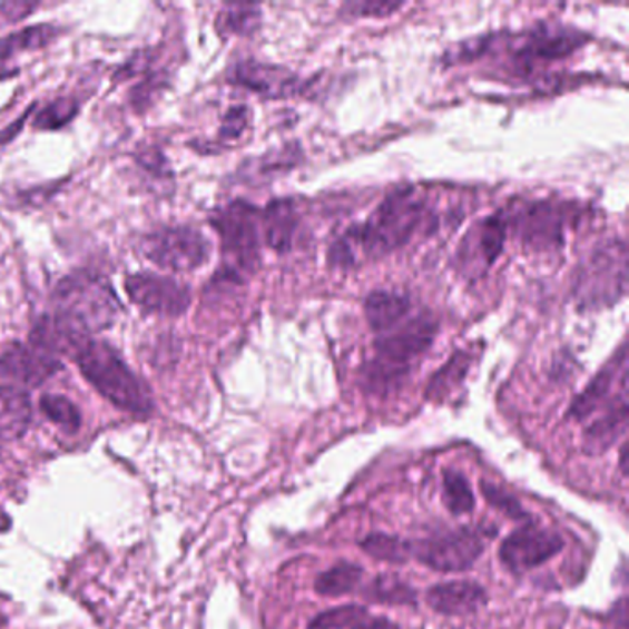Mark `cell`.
Listing matches in <instances>:
<instances>
[{"mask_svg": "<svg viewBox=\"0 0 629 629\" xmlns=\"http://www.w3.org/2000/svg\"><path fill=\"white\" fill-rule=\"evenodd\" d=\"M628 426V392L609 403L606 414L594 421L586 431V449L591 454H600L613 445L617 438L622 436Z\"/></svg>", "mask_w": 629, "mask_h": 629, "instance_id": "44dd1931", "label": "cell"}, {"mask_svg": "<svg viewBox=\"0 0 629 629\" xmlns=\"http://www.w3.org/2000/svg\"><path fill=\"white\" fill-rule=\"evenodd\" d=\"M140 249L150 263L170 272H193L207 263L210 244L189 226H165L148 233Z\"/></svg>", "mask_w": 629, "mask_h": 629, "instance_id": "9c48e42d", "label": "cell"}, {"mask_svg": "<svg viewBox=\"0 0 629 629\" xmlns=\"http://www.w3.org/2000/svg\"><path fill=\"white\" fill-rule=\"evenodd\" d=\"M404 8V2H350L344 6L351 17H387Z\"/></svg>", "mask_w": 629, "mask_h": 629, "instance_id": "d6a6232c", "label": "cell"}, {"mask_svg": "<svg viewBox=\"0 0 629 629\" xmlns=\"http://www.w3.org/2000/svg\"><path fill=\"white\" fill-rule=\"evenodd\" d=\"M361 549L379 561H386L393 566H401L410 560L409 539L387 535V533H370L362 539Z\"/></svg>", "mask_w": 629, "mask_h": 629, "instance_id": "d4e9b609", "label": "cell"}, {"mask_svg": "<svg viewBox=\"0 0 629 629\" xmlns=\"http://www.w3.org/2000/svg\"><path fill=\"white\" fill-rule=\"evenodd\" d=\"M485 549L482 528H456L410 541V558L440 572H462L480 560Z\"/></svg>", "mask_w": 629, "mask_h": 629, "instance_id": "52a82bcc", "label": "cell"}, {"mask_svg": "<svg viewBox=\"0 0 629 629\" xmlns=\"http://www.w3.org/2000/svg\"><path fill=\"white\" fill-rule=\"evenodd\" d=\"M30 111H32V108L28 109L27 114L22 115L21 119L17 120V122H13V125L8 126V128H6L4 131H0V145H6V142H10V140L13 139L16 135H19V131H21L22 126H24V122H27L28 114H30Z\"/></svg>", "mask_w": 629, "mask_h": 629, "instance_id": "8d00e7d4", "label": "cell"}, {"mask_svg": "<svg viewBox=\"0 0 629 629\" xmlns=\"http://www.w3.org/2000/svg\"><path fill=\"white\" fill-rule=\"evenodd\" d=\"M508 227L504 215H491L476 222L458 248L456 266L468 277H480L497 263L504 249Z\"/></svg>", "mask_w": 629, "mask_h": 629, "instance_id": "4fadbf2b", "label": "cell"}, {"mask_svg": "<svg viewBox=\"0 0 629 629\" xmlns=\"http://www.w3.org/2000/svg\"><path fill=\"white\" fill-rule=\"evenodd\" d=\"M364 576V569L351 561H338L336 566L317 576L314 589L322 597H344L355 591Z\"/></svg>", "mask_w": 629, "mask_h": 629, "instance_id": "603a6c76", "label": "cell"}, {"mask_svg": "<svg viewBox=\"0 0 629 629\" xmlns=\"http://www.w3.org/2000/svg\"><path fill=\"white\" fill-rule=\"evenodd\" d=\"M628 291V248L622 238L598 244L580 264L572 296L581 311L609 308Z\"/></svg>", "mask_w": 629, "mask_h": 629, "instance_id": "5b68a950", "label": "cell"}, {"mask_svg": "<svg viewBox=\"0 0 629 629\" xmlns=\"http://www.w3.org/2000/svg\"><path fill=\"white\" fill-rule=\"evenodd\" d=\"M61 370L63 364L58 356L32 342L10 345L0 356V377L24 386H41Z\"/></svg>", "mask_w": 629, "mask_h": 629, "instance_id": "9a60e30c", "label": "cell"}, {"mask_svg": "<svg viewBox=\"0 0 629 629\" xmlns=\"http://www.w3.org/2000/svg\"><path fill=\"white\" fill-rule=\"evenodd\" d=\"M474 495L468 479L456 469L443 471V504L452 515H465L473 511Z\"/></svg>", "mask_w": 629, "mask_h": 629, "instance_id": "4316f807", "label": "cell"}, {"mask_svg": "<svg viewBox=\"0 0 629 629\" xmlns=\"http://www.w3.org/2000/svg\"><path fill=\"white\" fill-rule=\"evenodd\" d=\"M229 81L269 100L305 95L308 87L307 81L302 80L296 72L279 65L261 63L255 60H244L233 65L229 70Z\"/></svg>", "mask_w": 629, "mask_h": 629, "instance_id": "5bb4252c", "label": "cell"}, {"mask_svg": "<svg viewBox=\"0 0 629 629\" xmlns=\"http://www.w3.org/2000/svg\"><path fill=\"white\" fill-rule=\"evenodd\" d=\"M367 611L361 606H342V608L331 609L327 613L320 615L313 620L311 629H345L355 625L362 615Z\"/></svg>", "mask_w": 629, "mask_h": 629, "instance_id": "4dcf8cb0", "label": "cell"}, {"mask_svg": "<svg viewBox=\"0 0 629 629\" xmlns=\"http://www.w3.org/2000/svg\"><path fill=\"white\" fill-rule=\"evenodd\" d=\"M263 11L255 4H229L218 16V30L233 36H249L261 27Z\"/></svg>", "mask_w": 629, "mask_h": 629, "instance_id": "484cf974", "label": "cell"}, {"mask_svg": "<svg viewBox=\"0 0 629 629\" xmlns=\"http://www.w3.org/2000/svg\"><path fill=\"white\" fill-rule=\"evenodd\" d=\"M60 36V28L55 24H36L22 28L19 32L10 33L0 39V61L4 63L8 58L28 50H39L52 43Z\"/></svg>", "mask_w": 629, "mask_h": 629, "instance_id": "7402d4cb", "label": "cell"}, {"mask_svg": "<svg viewBox=\"0 0 629 629\" xmlns=\"http://www.w3.org/2000/svg\"><path fill=\"white\" fill-rule=\"evenodd\" d=\"M425 202L412 187L387 194L364 224L353 226L333 244L328 261L338 268H351L364 257H384L403 248L425 220Z\"/></svg>", "mask_w": 629, "mask_h": 629, "instance_id": "6da1fadb", "label": "cell"}, {"mask_svg": "<svg viewBox=\"0 0 629 629\" xmlns=\"http://www.w3.org/2000/svg\"><path fill=\"white\" fill-rule=\"evenodd\" d=\"M471 366V356L468 353H456L452 356L451 361L446 362L445 366L441 367V372L434 375L426 392V397L441 401L451 393V390L460 384L465 377Z\"/></svg>", "mask_w": 629, "mask_h": 629, "instance_id": "83f0119b", "label": "cell"}, {"mask_svg": "<svg viewBox=\"0 0 629 629\" xmlns=\"http://www.w3.org/2000/svg\"><path fill=\"white\" fill-rule=\"evenodd\" d=\"M587 39L586 33L576 28L541 22L517 39L515 47H511V61L522 72H528L543 61L561 60L574 55L576 50L586 45Z\"/></svg>", "mask_w": 629, "mask_h": 629, "instance_id": "30bf717a", "label": "cell"}, {"mask_svg": "<svg viewBox=\"0 0 629 629\" xmlns=\"http://www.w3.org/2000/svg\"><path fill=\"white\" fill-rule=\"evenodd\" d=\"M39 4L33 2H0V28L10 27L32 16Z\"/></svg>", "mask_w": 629, "mask_h": 629, "instance_id": "e575fe53", "label": "cell"}, {"mask_svg": "<svg viewBox=\"0 0 629 629\" xmlns=\"http://www.w3.org/2000/svg\"><path fill=\"white\" fill-rule=\"evenodd\" d=\"M210 226L220 235L226 274L240 279L261 263V210L255 205L235 199L215 210Z\"/></svg>", "mask_w": 629, "mask_h": 629, "instance_id": "8992f818", "label": "cell"}, {"mask_svg": "<svg viewBox=\"0 0 629 629\" xmlns=\"http://www.w3.org/2000/svg\"><path fill=\"white\" fill-rule=\"evenodd\" d=\"M426 603L432 611L449 617L476 613L488 602V592L476 581H445L426 591Z\"/></svg>", "mask_w": 629, "mask_h": 629, "instance_id": "e0dca14e", "label": "cell"}, {"mask_svg": "<svg viewBox=\"0 0 629 629\" xmlns=\"http://www.w3.org/2000/svg\"><path fill=\"white\" fill-rule=\"evenodd\" d=\"M41 410H43V414L49 420L63 426L65 431H78V426H80V412L63 395H55V393L43 395V399H41Z\"/></svg>", "mask_w": 629, "mask_h": 629, "instance_id": "f546056e", "label": "cell"}, {"mask_svg": "<svg viewBox=\"0 0 629 629\" xmlns=\"http://www.w3.org/2000/svg\"><path fill=\"white\" fill-rule=\"evenodd\" d=\"M362 592L367 600L387 603V606H415L417 603V594L414 589L397 576H377Z\"/></svg>", "mask_w": 629, "mask_h": 629, "instance_id": "cb8c5ba5", "label": "cell"}, {"mask_svg": "<svg viewBox=\"0 0 629 629\" xmlns=\"http://www.w3.org/2000/svg\"><path fill=\"white\" fill-rule=\"evenodd\" d=\"M125 288L129 299L145 313L176 317L190 305L189 288L173 277L140 272L128 275Z\"/></svg>", "mask_w": 629, "mask_h": 629, "instance_id": "7c38bea8", "label": "cell"}, {"mask_svg": "<svg viewBox=\"0 0 629 629\" xmlns=\"http://www.w3.org/2000/svg\"><path fill=\"white\" fill-rule=\"evenodd\" d=\"M482 488V493H484L485 499L490 504L495 505L499 510L504 511L505 515L511 517V519H519V521H527L528 513L522 510V505L519 504L515 497H511L510 493H505L501 490L499 485L490 484V482H482L480 484Z\"/></svg>", "mask_w": 629, "mask_h": 629, "instance_id": "1f68e13d", "label": "cell"}, {"mask_svg": "<svg viewBox=\"0 0 629 629\" xmlns=\"http://www.w3.org/2000/svg\"><path fill=\"white\" fill-rule=\"evenodd\" d=\"M351 629H401V626L395 625L393 620L386 617H370V615H362L361 619L356 620Z\"/></svg>", "mask_w": 629, "mask_h": 629, "instance_id": "d590c367", "label": "cell"}, {"mask_svg": "<svg viewBox=\"0 0 629 629\" xmlns=\"http://www.w3.org/2000/svg\"><path fill=\"white\" fill-rule=\"evenodd\" d=\"M438 334L436 317L417 314L375 340V356L362 366V387L386 395L409 377L415 358L425 355Z\"/></svg>", "mask_w": 629, "mask_h": 629, "instance_id": "3957f363", "label": "cell"}, {"mask_svg": "<svg viewBox=\"0 0 629 629\" xmlns=\"http://www.w3.org/2000/svg\"><path fill=\"white\" fill-rule=\"evenodd\" d=\"M75 358L81 375L119 409L134 414L150 412V393L115 347L97 340H86L76 351Z\"/></svg>", "mask_w": 629, "mask_h": 629, "instance_id": "277c9868", "label": "cell"}, {"mask_svg": "<svg viewBox=\"0 0 629 629\" xmlns=\"http://www.w3.org/2000/svg\"><path fill=\"white\" fill-rule=\"evenodd\" d=\"M261 227L269 248L279 253L291 252L299 227L296 205L291 199H272L261 213Z\"/></svg>", "mask_w": 629, "mask_h": 629, "instance_id": "ac0fdd59", "label": "cell"}, {"mask_svg": "<svg viewBox=\"0 0 629 629\" xmlns=\"http://www.w3.org/2000/svg\"><path fill=\"white\" fill-rule=\"evenodd\" d=\"M570 205L558 202H527L517 207L510 216H504L508 232L521 240L524 248L535 252L558 249L566 240V229L570 222Z\"/></svg>", "mask_w": 629, "mask_h": 629, "instance_id": "ba28073f", "label": "cell"}, {"mask_svg": "<svg viewBox=\"0 0 629 629\" xmlns=\"http://www.w3.org/2000/svg\"><path fill=\"white\" fill-rule=\"evenodd\" d=\"M50 303V320L78 340H89L91 334L111 327L122 311L114 286L92 272H75L63 277L56 285Z\"/></svg>", "mask_w": 629, "mask_h": 629, "instance_id": "7a4b0ae2", "label": "cell"}, {"mask_svg": "<svg viewBox=\"0 0 629 629\" xmlns=\"http://www.w3.org/2000/svg\"><path fill=\"white\" fill-rule=\"evenodd\" d=\"M80 111V104L72 97L56 98L47 104L33 119V128L45 131H56L69 125Z\"/></svg>", "mask_w": 629, "mask_h": 629, "instance_id": "f1b7e54d", "label": "cell"}, {"mask_svg": "<svg viewBox=\"0 0 629 629\" xmlns=\"http://www.w3.org/2000/svg\"><path fill=\"white\" fill-rule=\"evenodd\" d=\"M32 423V401L22 387L0 384V438L17 440L24 436Z\"/></svg>", "mask_w": 629, "mask_h": 629, "instance_id": "ffe728a7", "label": "cell"}, {"mask_svg": "<svg viewBox=\"0 0 629 629\" xmlns=\"http://www.w3.org/2000/svg\"><path fill=\"white\" fill-rule=\"evenodd\" d=\"M566 541L560 533L533 522L522 524L502 541L499 560L513 574L538 569L554 556L560 554Z\"/></svg>", "mask_w": 629, "mask_h": 629, "instance_id": "8fae6325", "label": "cell"}, {"mask_svg": "<svg viewBox=\"0 0 629 629\" xmlns=\"http://www.w3.org/2000/svg\"><path fill=\"white\" fill-rule=\"evenodd\" d=\"M622 382H628V355H626V344L620 345L619 353L598 372L597 377L589 382V386L574 399L570 404L567 417L576 421H583L591 417L615 392V386Z\"/></svg>", "mask_w": 629, "mask_h": 629, "instance_id": "2e32d148", "label": "cell"}, {"mask_svg": "<svg viewBox=\"0 0 629 629\" xmlns=\"http://www.w3.org/2000/svg\"><path fill=\"white\" fill-rule=\"evenodd\" d=\"M249 109L244 106H235L227 111L226 117L222 120L220 137L222 139H238L244 134V129L248 128Z\"/></svg>", "mask_w": 629, "mask_h": 629, "instance_id": "836d02e7", "label": "cell"}, {"mask_svg": "<svg viewBox=\"0 0 629 629\" xmlns=\"http://www.w3.org/2000/svg\"><path fill=\"white\" fill-rule=\"evenodd\" d=\"M410 302L409 294L397 291H375L367 296L364 303L367 323L375 333L382 334L397 327L409 316Z\"/></svg>", "mask_w": 629, "mask_h": 629, "instance_id": "d6986e66", "label": "cell"}]
</instances>
